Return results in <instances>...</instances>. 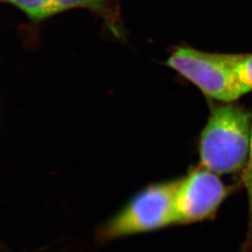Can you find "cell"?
<instances>
[{
  "instance_id": "obj_6",
  "label": "cell",
  "mask_w": 252,
  "mask_h": 252,
  "mask_svg": "<svg viewBox=\"0 0 252 252\" xmlns=\"http://www.w3.org/2000/svg\"><path fill=\"white\" fill-rule=\"evenodd\" d=\"M25 11L30 18L41 20L58 12L54 0H7Z\"/></svg>"
},
{
  "instance_id": "obj_8",
  "label": "cell",
  "mask_w": 252,
  "mask_h": 252,
  "mask_svg": "<svg viewBox=\"0 0 252 252\" xmlns=\"http://www.w3.org/2000/svg\"><path fill=\"white\" fill-rule=\"evenodd\" d=\"M234 58L241 81L252 92V54H234Z\"/></svg>"
},
{
  "instance_id": "obj_7",
  "label": "cell",
  "mask_w": 252,
  "mask_h": 252,
  "mask_svg": "<svg viewBox=\"0 0 252 252\" xmlns=\"http://www.w3.org/2000/svg\"><path fill=\"white\" fill-rule=\"evenodd\" d=\"M242 182L247 191L249 217H248V231L246 234V239L244 242L243 252H250L252 248V126L251 148L247 164L244 168L242 175Z\"/></svg>"
},
{
  "instance_id": "obj_3",
  "label": "cell",
  "mask_w": 252,
  "mask_h": 252,
  "mask_svg": "<svg viewBox=\"0 0 252 252\" xmlns=\"http://www.w3.org/2000/svg\"><path fill=\"white\" fill-rule=\"evenodd\" d=\"M166 65L221 103H233L250 93L237 72L234 54L180 47L167 58Z\"/></svg>"
},
{
  "instance_id": "obj_4",
  "label": "cell",
  "mask_w": 252,
  "mask_h": 252,
  "mask_svg": "<svg viewBox=\"0 0 252 252\" xmlns=\"http://www.w3.org/2000/svg\"><path fill=\"white\" fill-rule=\"evenodd\" d=\"M219 175L201 166L178 180L175 206L178 225L210 220L232 192Z\"/></svg>"
},
{
  "instance_id": "obj_5",
  "label": "cell",
  "mask_w": 252,
  "mask_h": 252,
  "mask_svg": "<svg viewBox=\"0 0 252 252\" xmlns=\"http://www.w3.org/2000/svg\"><path fill=\"white\" fill-rule=\"evenodd\" d=\"M59 11L86 8L99 14L116 34H121V19L117 0H54Z\"/></svg>"
},
{
  "instance_id": "obj_1",
  "label": "cell",
  "mask_w": 252,
  "mask_h": 252,
  "mask_svg": "<svg viewBox=\"0 0 252 252\" xmlns=\"http://www.w3.org/2000/svg\"><path fill=\"white\" fill-rule=\"evenodd\" d=\"M252 116L245 108L223 103L213 109L199 142L201 166L220 175L245 168L250 154Z\"/></svg>"
},
{
  "instance_id": "obj_2",
  "label": "cell",
  "mask_w": 252,
  "mask_h": 252,
  "mask_svg": "<svg viewBox=\"0 0 252 252\" xmlns=\"http://www.w3.org/2000/svg\"><path fill=\"white\" fill-rule=\"evenodd\" d=\"M178 180L154 183L136 192L95 231L96 241L148 234L178 225L175 196Z\"/></svg>"
}]
</instances>
